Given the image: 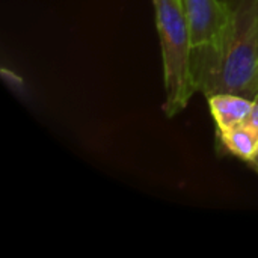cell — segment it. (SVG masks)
<instances>
[{
	"label": "cell",
	"mask_w": 258,
	"mask_h": 258,
	"mask_svg": "<svg viewBox=\"0 0 258 258\" xmlns=\"http://www.w3.org/2000/svg\"><path fill=\"white\" fill-rule=\"evenodd\" d=\"M224 29L210 48L192 51L197 91L206 97L237 94L254 100L258 94V0H222Z\"/></svg>",
	"instance_id": "obj_1"
},
{
	"label": "cell",
	"mask_w": 258,
	"mask_h": 258,
	"mask_svg": "<svg viewBox=\"0 0 258 258\" xmlns=\"http://www.w3.org/2000/svg\"><path fill=\"white\" fill-rule=\"evenodd\" d=\"M153 3L163 59L166 92L163 110L172 118L186 109L197 92L192 74V35L181 0H153Z\"/></svg>",
	"instance_id": "obj_2"
},
{
	"label": "cell",
	"mask_w": 258,
	"mask_h": 258,
	"mask_svg": "<svg viewBox=\"0 0 258 258\" xmlns=\"http://www.w3.org/2000/svg\"><path fill=\"white\" fill-rule=\"evenodd\" d=\"M190 27L194 51L210 48L218 41L227 11L222 0H181Z\"/></svg>",
	"instance_id": "obj_3"
},
{
	"label": "cell",
	"mask_w": 258,
	"mask_h": 258,
	"mask_svg": "<svg viewBox=\"0 0 258 258\" xmlns=\"http://www.w3.org/2000/svg\"><path fill=\"white\" fill-rule=\"evenodd\" d=\"M210 113L216 124V133L228 132L248 121L252 100L237 94H215L207 97Z\"/></svg>",
	"instance_id": "obj_4"
},
{
	"label": "cell",
	"mask_w": 258,
	"mask_h": 258,
	"mask_svg": "<svg viewBox=\"0 0 258 258\" xmlns=\"http://www.w3.org/2000/svg\"><path fill=\"white\" fill-rule=\"evenodd\" d=\"M219 147L227 153L248 162L258 148V128L249 122H243L228 132L216 133Z\"/></svg>",
	"instance_id": "obj_5"
},
{
	"label": "cell",
	"mask_w": 258,
	"mask_h": 258,
	"mask_svg": "<svg viewBox=\"0 0 258 258\" xmlns=\"http://www.w3.org/2000/svg\"><path fill=\"white\" fill-rule=\"evenodd\" d=\"M246 122H249L251 125L258 128V94L252 100V109H251V113H249V118H248Z\"/></svg>",
	"instance_id": "obj_6"
},
{
	"label": "cell",
	"mask_w": 258,
	"mask_h": 258,
	"mask_svg": "<svg viewBox=\"0 0 258 258\" xmlns=\"http://www.w3.org/2000/svg\"><path fill=\"white\" fill-rule=\"evenodd\" d=\"M246 163H248V165H249V166H251V168H252V169H254V171L258 174V148L255 150V153L251 156V159H249Z\"/></svg>",
	"instance_id": "obj_7"
}]
</instances>
